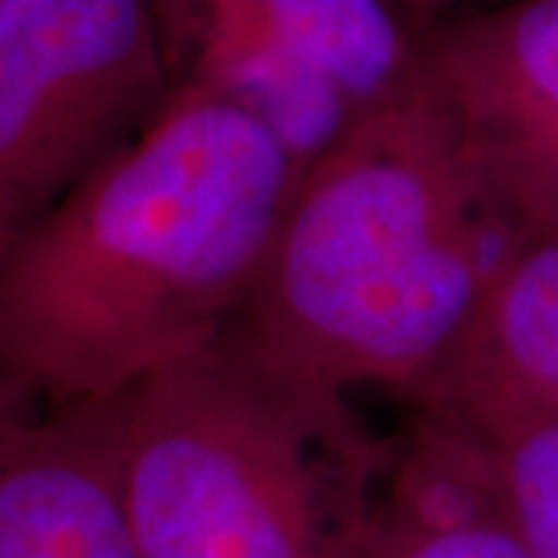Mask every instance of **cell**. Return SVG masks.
I'll list each match as a JSON object with an SVG mask.
<instances>
[{
  "label": "cell",
  "mask_w": 558,
  "mask_h": 558,
  "mask_svg": "<svg viewBox=\"0 0 558 558\" xmlns=\"http://www.w3.org/2000/svg\"><path fill=\"white\" fill-rule=\"evenodd\" d=\"M299 178L236 102L171 90L0 255V379L40 410L119 398L211 351Z\"/></svg>",
  "instance_id": "obj_1"
},
{
  "label": "cell",
  "mask_w": 558,
  "mask_h": 558,
  "mask_svg": "<svg viewBox=\"0 0 558 558\" xmlns=\"http://www.w3.org/2000/svg\"><path fill=\"white\" fill-rule=\"evenodd\" d=\"M521 240L413 75L301 168L218 344L329 413H348L354 388L410 400Z\"/></svg>",
  "instance_id": "obj_2"
},
{
  "label": "cell",
  "mask_w": 558,
  "mask_h": 558,
  "mask_svg": "<svg viewBox=\"0 0 558 558\" xmlns=\"http://www.w3.org/2000/svg\"><path fill=\"white\" fill-rule=\"evenodd\" d=\"M140 558H357L388 453L215 344L116 398Z\"/></svg>",
  "instance_id": "obj_3"
},
{
  "label": "cell",
  "mask_w": 558,
  "mask_h": 558,
  "mask_svg": "<svg viewBox=\"0 0 558 558\" xmlns=\"http://www.w3.org/2000/svg\"><path fill=\"white\" fill-rule=\"evenodd\" d=\"M168 94L153 0H0V255Z\"/></svg>",
  "instance_id": "obj_4"
},
{
  "label": "cell",
  "mask_w": 558,
  "mask_h": 558,
  "mask_svg": "<svg viewBox=\"0 0 558 558\" xmlns=\"http://www.w3.org/2000/svg\"><path fill=\"white\" fill-rule=\"evenodd\" d=\"M171 90H202L264 121L299 171L418 65L398 0H153Z\"/></svg>",
  "instance_id": "obj_5"
},
{
  "label": "cell",
  "mask_w": 558,
  "mask_h": 558,
  "mask_svg": "<svg viewBox=\"0 0 558 558\" xmlns=\"http://www.w3.org/2000/svg\"><path fill=\"white\" fill-rule=\"evenodd\" d=\"M416 75L521 236L558 227V0H494L428 22Z\"/></svg>",
  "instance_id": "obj_6"
},
{
  "label": "cell",
  "mask_w": 558,
  "mask_h": 558,
  "mask_svg": "<svg viewBox=\"0 0 558 558\" xmlns=\"http://www.w3.org/2000/svg\"><path fill=\"white\" fill-rule=\"evenodd\" d=\"M472 438L558 418V227L524 236L435 376L410 398Z\"/></svg>",
  "instance_id": "obj_7"
},
{
  "label": "cell",
  "mask_w": 558,
  "mask_h": 558,
  "mask_svg": "<svg viewBox=\"0 0 558 558\" xmlns=\"http://www.w3.org/2000/svg\"><path fill=\"white\" fill-rule=\"evenodd\" d=\"M0 558H140L116 398L50 407L0 465Z\"/></svg>",
  "instance_id": "obj_8"
},
{
  "label": "cell",
  "mask_w": 558,
  "mask_h": 558,
  "mask_svg": "<svg viewBox=\"0 0 558 558\" xmlns=\"http://www.w3.org/2000/svg\"><path fill=\"white\" fill-rule=\"evenodd\" d=\"M357 558H524L487 447L416 413L407 444L388 453Z\"/></svg>",
  "instance_id": "obj_9"
},
{
  "label": "cell",
  "mask_w": 558,
  "mask_h": 558,
  "mask_svg": "<svg viewBox=\"0 0 558 558\" xmlns=\"http://www.w3.org/2000/svg\"><path fill=\"white\" fill-rule=\"evenodd\" d=\"M478 440L487 447L499 499L524 558H558V418Z\"/></svg>",
  "instance_id": "obj_10"
},
{
  "label": "cell",
  "mask_w": 558,
  "mask_h": 558,
  "mask_svg": "<svg viewBox=\"0 0 558 558\" xmlns=\"http://www.w3.org/2000/svg\"><path fill=\"white\" fill-rule=\"evenodd\" d=\"M38 413L40 407L25 391H20L13 381L0 379V465Z\"/></svg>",
  "instance_id": "obj_11"
},
{
  "label": "cell",
  "mask_w": 558,
  "mask_h": 558,
  "mask_svg": "<svg viewBox=\"0 0 558 558\" xmlns=\"http://www.w3.org/2000/svg\"><path fill=\"white\" fill-rule=\"evenodd\" d=\"M400 7L425 28L428 22L440 20L447 13H457L465 7H481V3H494V0H398Z\"/></svg>",
  "instance_id": "obj_12"
}]
</instances>
